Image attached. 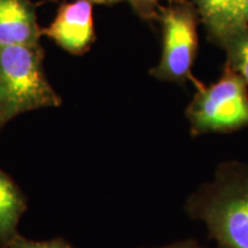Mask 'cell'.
I'll use <instances>...</instances> for the list:
<instances>
[{
	"instance_id": "1",
	"label": "cell",
	"mask_w": 248,
	"mask_h": 248,
	"mask_svg": "<svg viewBox=\"0 0 248 248\" xmlns=\"http://www.w3.org/2000/svg\"><path fill=\"white\" fill-rule=\"evenodd\" d=\"M184 212L201 222L217 248H248V162L223 161L186 198Z\"/></svg>"
},
{
	"instance_id": "2",
	"label": "cell",
	"mask_w": 248,
	"mask_h": 248,
	"mask_svg": "<svg viewBox=\"0 0 248 248\" xmlns=\"http://www.w3.org/2000/svg\"><path fill=\"white\" fill-rule=\"evenodd\" d=\"M44 57L40 44L0 46V131L21 114L62 104L46 77Z\"/></svg>"
},
{
	"instance_id": "3",
	"label": "cell",
	"mask_w": 248,
	"mask_h": 248,
	"mask_svg": "<svg viewBox=\"0 0 248 248\" xmlns=\"http://www.w3.org/2000/svg\"><path fill=\"white\" fill-rule=\"evenodd\" d=\"M192 83L195 93L185 109L191 137L248 128V86L226 62L216 82L204 85L193 78Z\"/></svg>"
},
{
	"instance_id": "4",
	"label": "cell",
	"mask_w": 248,
	"mask_h": 248,
	"mask_svg": "<svg viewBox=\"0 0 248 248\" xmlns=\"http://www.w3.org/2000/svg\"><path fill=\"white\" fill-rule=\"evenodd\" d=\"M161 28V58L150 70L160 82L185 85L199 48L200 16L191 0H178L161 6L157 15Z\"/></svg>"
},
{
	"instance_id": "5",
	"label": "cell",
	"mask_w": 248,
	"mask_h": 248,
	"mask_svg": "<svg viewBox=\"0 0 248 248\" xmlns=\"http://www.w3.org/2000/svg\"><path fill=\"white\" fill-rule=\"evenodd\" d=\"M42 36L53 40L69 54H85L95 42L92 4L75 0L60 5L53 21L42 28Z\"/></svg>"
},
{
	"instance_id": "6",
	"label": "cell",
	"mask_w": 248,
	"mask_h": 248,
	"mask_svg": "<svg viewBox=\"0 0 248 248\" xmlns=\"http://www.w3.org/2000/svg\"><path fill=\"white\" fill-rule=\"evenodd\" d=\"M206 30L207 38L223 47L225 42L248 26L245 0H191Z\"/></svg>"
},
{
	"instance_id": "7",
	"label": "cell",
	"mask_w": 248,
	"mask_h": 248,
	"mask_svg": "<svg viewBox=\"0 0 248 248\" xmlns=\"http://www.w3.org/2000/svg\"><path fill=\"white\" fill-rule=\"evenodd\" d=\"M42 27L31 0H0V46L40 44Z\"/></svg>"
},
{
	"instance_id": "8",
	"label": "cell",
	"mask_w": 248,
	"mask_h": 248,
	"mask_svg": "<svg viewBox=\"0 0 248 248\" xmlns=\"http://www.w3.org/2000/svg\"><path fill=\"white\" fill-rule=\"evenodd\" d=\"M28 209V199L14 179L0 169V248H8L17 237L21 216Z\"/></svg>"
},
{
	"instance_id": "9",
	"label": "cell",
	"mask_w": 248,
	"mask_h": 248,
	"mask_svg": "<svg viewBox=\"0 0 248 248\" xmlns=\"http://www.w3.org/2000/svg\"><path fill=\"white\" fill-rule=\"evenodd\" d=\"M222 49L226 54V63L248 86V26L226 40Z\"/></svg>"
},
{
	"instance_id": "10",
	"label": "cell",
	"mask_w": 248,
	"mask_h": 248,
	"mask_svg": "<svg viewBox=\"0 0 248 248\" xmlns=\"http://www.w3.org/2000/svg\"><path fill=\"white\" fill-rule=\"evenodd\" d=\"M162 0H131L130 5L136 12V14L142 20L152 22V21L157 20V15H159V9ZM168 2L178 1V0H167Z\"/></svg>"
},
{
	"instance_id": "11",
	"label": "cell",
	"mask_w": 248,
	"mask_h": 248,
	"mask_svg": "<svg viewBox=\"0 0 248 248\" xmlns=\"http://www.w3.org/2000/svg\"><path fill=\"white\" fill-rule=\"evenodd\" d=\"M8 248H74L64 239L57 238L47 241H33L18 234Z\"/></svg>"
},
{
	"instance_id": "12",
	"label": "cell",
	"mask_w": 248,
	"mask_h": 248,
	"mask_svg": "<svg viewBox=\"0 0 248 248\" xmlns=\"http://www.w3.org/2000/svg\"><path fill=\"white\" fill-rule=\"evenodd\" d=\"M159 248H206V247L202 246L199 241L193 239V238H188V239L173 241L171 244H168L166 245V246H162Z\"/></svg>"
},
{
	"instance_id": "13",
	"label": "cell",
	"mask_w": 248,
	"mask_h": 248,
	"mask_svg": "<svg viewBox=\"0 0 248 248\" xmlns=\"http://www.w3.org/2000/svg\"><path fill=\"white\" fill-rule=\"evenodd\" d=\"M86 1L91 2V4H99V5H114V4H119V2H123V1L130 2L131 0H86Z\"/></svg>"
},
{
	"instance_id": "14",
	"label": "cell",
	"mask_w": 248,
	"mask_h": 248,
	"mask_svg": "<svg viewBox=\"0 0 248 248\" xmlns=\"http://www.w3.org/2000/svg\"><path fill=\"white\" fill-rule=\"evenodd\" d=\"M245 18L248 23V0H245Z\"/></svg>"
}]
</instances>
